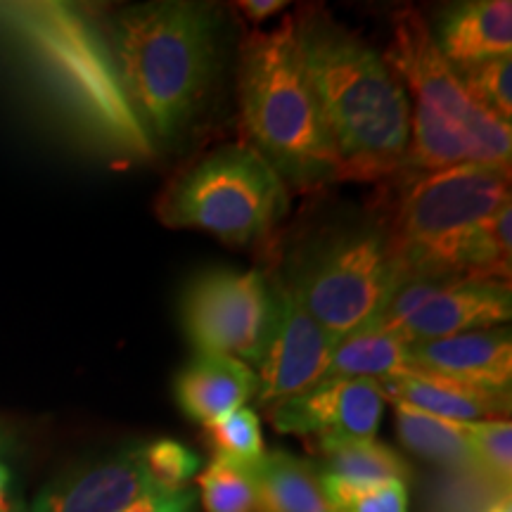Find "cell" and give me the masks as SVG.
Listing matches in <instances>:
<instances>
[{"instance_id": "12", "label": "cell", "mask_w": 512, "mask_h": 512, "mask_svg": "<svg viewBox=\"0 0 512 512\" xmlns=\"http://www.w3.org/2000/svg\"><path fill=\"white\" fill-rule=\"evenodd\" d=\"M512 316L510 285L479 280H446L411 316L392 330L406 344L463 332L498 328Z\"/></svg>"}, {"instance_id": "19", "label": "cell", "mask_w": 512, "mask_h": 512, "mask_svg": "<svg viewBox=\"0 0 512 512\" xmlns=\"http://www.w3.org/2000/svg\"><path fill=\"white\" fill-rule=\"evenodd\" d=\"M245 467L256 491V512H332L316 467L306 460L271 451Z\"/></svg>"}, {"instance_id": "6", "label": "cell", "mask_w": 512, "mask_h": 512, "mask_svg": "<svg viewBox=\"0 0 512 512\" xmlns=\"http://www.w3.org/2000/svg\"><path fill=\"white\" fill-rule=\"evenodd\" d=\"M399 178L392 221L384 228L406 278L463 280L472 235L510 202V166L463 164Z\"/></svg>"}, {"instance_id": "15", "label": "cell", "mask_w": 512, "mask_h": 512, "mask_svg": "<svg viewBox=\"0 0 512 512\" xmlns=\"http://www.w3.org/2000/svg\"><path fill=\"white\" fill-rule=\"evenodd\" d=\"M320 467H316L320 489L332 510L344 508L358 496L387 482H406L411 477L408 463L394 448L375 439L337 441L318 446Z\"/></svg>"}, {"instance_id": "30", "label": "cell", "mask_w": 512, "mask_h": 512, "mask_svg": "<svg viewBox=\"0 0 512 512\" xmlns=\"http://www.w3.org/2000/svg\"><path fill=\"white\" fill-rule=\"evenodd\" d=\"M8 484H10V472H8V467L0 463V512H8V501H5Z\"/></svg>"}, {"instance_id": "21", "label": "cell", "mask_w": 512, "mask_h": 512, "mask_svg": "<svg viewBox=\"0 0 512 512\" xmlns=\"http://www.w3.org/2000/svg\"><path fill=\"white\" fill-rule=\"evenodd\" d=\"M396 430L403 446L415 456L434 460L439 465L460 467V470H477L465 422L434 418L415 408L396 406Z\"/></svg>"}, {"instance_id": "26", "label": "cell", "mask_w": 512, "mask_h": 512, "mask_svg": "<svg viewBox=\"0 0 512 512\" xmlns=\"http://www.w3.org/2000/svg\"><path fill=\"white\" fill-rule=\"evenodd\" d=\"M467 439L475 453L477 472L510 489L512 477V427L508 420L465 422Z\"/></svg>"}, {"instance_id": "31", "label": "cell", "mask_w": 512, "mask_h": 512, "mask_svg": "<svg viewBox=\"0 0 512 512\" xmlns=\"http://www.w3.org/2000/svg\"><path fill=\"white\" fill-rule=\"evenodd\" d=\"M489 512H512V510H510V501H508V498H505V501L494 505V508H491Z\"/></svg>"}, {"instance_id": "13", "label": "cell", "mask_w": 512, "mask_h": 512, "mask_svg": "<svg viewBox=\"0 0 512 512\" xmlns=\"http://www.w3.org/2000/svg\"><path fill=\"white\" fill-rule=\"evenodd\" d=\"M159 489L147 475L143 448L117 453L48 486L29 512H128Z\"/></svg>"}, {"instance_id": "3", "label": "cell", "mask_w": 512, "mask_h": 512, "mask_svg": "<svg viewBox=\"0 0 512 512\" xmlns=\"http://www.w3.org/2000/svg\"><path fill=\"white\" fill-rule=\"evenodd\" d=\"M107 46L147 131L174 140L200 112L214 81V15L197 3L138 5L119 12Z\"/></svg>"}, {"instance_id": "16", "label": "cell", "mask_w": 512, "mask_h": 512, "mask_svg": "<svg viewBox=\"0 0 512 512\" xmlns=\"http://www.w3.org/2000/svg\"><path fill=\"white\" fill-rule=\"evenodd\" d=\"M384 396L394 406H408L434 418L453 422L503 420L510 413V392L467 387V384L444 380L425 373L392 375L375 380Z\"/></svg>"}, {"instance_id": "7", "label": "cell", "mask_w": 512, "mask_h": 512, "mask_svg": "<svg viewBox=\"0 0 512 512\" xmlns=\"http://www.w3.org/2000/svg\"><path fill=\"white\" fill-rule=\"evenodd\" d=\"M287 209L278 171L254 147L211 152L178 176L159 197V221L169 228H200L230 245H247L266 233Z\"/></svg>"}, {"instance_id": "22", "label": "cell", "mask_w": 512, "mask_h": 512, "mask_svg": "<svg viewBox=\"0 0 512 512\" xmlns=\"http://www.w3.org/2000/svg\"><path fill=\"white\" fill-rule=\"evenodd\" d=\"M512 204H503L494 216H489L467 247L463 280L479 283L510 285L512 266Z\"/></svg>"}, {"instance_id": "29", "label": "cell", "mask_w": 512, "mask_h": 512, "mask_svg": "<svg viewBox=\"0 0 512 512\" xmlns=\"http://www.w3.org/2000/svg\"><path fill=\"white\" fill-rule=\"evenodd\" d=\"M287 5L285 0H242L240 8L245 15L252 19V22H264V19L278 15L280 10H285Z\"/></svg>"}, {"instance_id": "1", "label": "cell", "mask_w": 512, "mask_h": 512, "mask_svg": "<svg viewBox=\"0 0 512 512\" xmlns=\"http://www.w3.org/2000/svg\"><path fill=\"white\" fill-rule=\"evenodd\" d=\"M0 43L29 69L69 121L107 155L155 157L100 29L64 3H0Z\"/></svg>"}, {"instance_id": "17", "label": "cell", "mask_w": 512, "mask_h": 512, "mask_svg": "<svg viewBox=\"0 0 512 512\" xmlns=\"http://www.w3.org/2000/svg\"><path fill=\"white\" fill-rule=\"evenodd\" d=\"M259 392V377L233 356L195 354L176 377V401L181 411L202 425L245 408Z\"/></svg>"}, {"instance_id": "27", "label": "cell", "mask_w": 512, "mask_h": 512, "mask_svg": "<svg viewBox=\"0 0 512 512\" xmlns=\"http://www.w3.org/2000/svg\"><path fill=\"white\" fill-rule=\"evenodd\" d=\"M147 475L159 489L181 491L200 470V458L174 439H159L143 448Z\"/></svg>"}, {"instance_id": "2", "label": "cell", "mask_w": 512, "mask_h": 512, "mask_svg": "<svg viewBox=\"0 0 512 512\" xmlns=\"http://www.w3.org/2000/svg\"><path fill=\"white\" fill-rule=\"evenodd\" d=\"M299 53L339 159V181L399 178L411 100L384 57L325 10L294 17Z\"/></svg>"}, {"instance_id": "23", "label": "cell", "mask_w": 512, "mask_h": 512, "mask_svg": "<svg viewBox=\"0 0 512 512\" xmlns=\"http://www.w3.org/2000/svg\"><path fill=\"white\" fill-rule=\"evenodd\" d=\"M207 512H256V491L247 467L216 456L200 475Z\"/></svg>"}, {"instance_id": "25", "label": "cell", "mask_w": 512, "mask_h": 512, "mask_svg": "<svg viewBox=\"0 0 512 512\" xmlns=\"http://www.w3.org/2000/svg\"><path fill=\"white\" fill-rule=\"evenodd\" d=\"M465 91L475 98L479 105L491 110L496 117L510 121L512 117V60L510 55L491 57L467 67L456 69Z\"/></svg>"}, {"instance_id": "11", "label": "cell", "mask_w": 512, "mask_h": 512, "mask_svg": "<svg viewBox=\"0 0 512 512\" xmlns=\"http://www.w3.org/2000/svg\"><path fill=\"white\" fill-rule=\"evenodd\" d=\"M337 342L309 316L290 285L278 283V316L259 368L256 399L264 406L311 389L325 377Z\"/></svg>"}, {"instance_id": "24", "label": "cell", "mask_w": 512, "mask_h": 512, "mask_svg": "<svg viewBox=\"0 0 512 512\" xmlns=\"http://www.w3.org/2000/svg\"><path fill=\"white\" fill-rule=\"evenodd\" d=\"M204 427V439L214 448L216 456L233 460V463H254L264 456V437H261V422L254 411L238 408L226 418L209 422Z\"/></svg>"}, {"instance_id": "32", "label": "cell", "mask_w": 512, "mask_h": 512, "mask_svg": "<svg viewBox=\"0 0 512 512\" xmlns=\"http://www.w3.org/2000/svg\"><path fill=\"white\" fill-rule=\"evenodd\" d=\"M8 451V437H5L3 430H0V453Z\"/></svg>"}, {"instance_id": "10", "label": "cell", "mask_w": 512, "mask_h": 512, "mask_svg": "<svg viewBox=\"0 0 512 512\" xmlns=\"http://www.w3.org/2000/svg\"><path fill=\"white\" fill-rule=\"evenodd\" d=\"M384 396L375 380H320L306 392L271 403L268 420L278 432L316 439V448L337 441L375 439Z\"/></svg>"}, {"instance_id": "8", "label": "cell", "mask_w": 512, "mask_h": 512, "mask_svg": "<svg viewBox=\"0 0 512 512\" xmlns=\"http://www.w3.org/2000/svg\"><path fill=\"white\" fill-rule=\"evenodd\" d=\"M406 280L387 228L358 226L320 240L290 287L309 316L339 342L373 320Z\"/></svg>"}, {"instance_id": "14", "label": "cell", "mask_w": 512, "mask_h": 512, "mask_svg": "<svg viewBox=\"0 0 512 512\" xmlns=\"http://www.w3.org/2000/svg\"><path fill=\"white\" fill-rule=\"evenodd\" d=\"M408 347L415 373L444 377L491 392H510L512 337L508 328L425 339Z\"/></svg>"}, {"instance_id": "28", "label": "cell", "mask_w": 512, "mask_h": 512, "mask_svg": "<svg viewBox=\"0 0 512 512\" xmlns=\"http://www.w3.org/2000/svg\"><path fill=\"white\" fill-rule=\"evenodd\" d=\"M332 512H408L406 482H387Z\"/></svg>"}, {"instance_id": "33", "label": "cell", "mask_w": 512, "mask_h": 512, "mask_svg": "<svg viewBox=\"0 0 512 512\" xmlns=\"http://www.w3.org/2000/svg\"><path fill=\"white\" fill-rule=\"evenodd\" d=\"M15 512H24V510H22V508H19V510H15Z\"/></svg>"}, {"instance_id": "18", "label": "cell", "mask_w": 512, "mask_h": 512, "mask_svg": "<svg viewBox=\"0 0 512 512\" xmlns=\"http://www.w3.org/2000/svg\"><path fill=\"white\" fill-rule=\"evenodd\" d=\"M432 38L453 69L510 55L512 3L510 0L460 3L439 17Z\"/></svg>"}, {"instance_id": "9", "label": "cell", "mask_w": 512, "mask_h": 512, "mask_svg": "<svg viewBox=\"0 0 512 512\" xmlns=\"http://www.w3.org/2000/svg\"><path fill=\"white\" fill-rule=\"evenodd\" d=\"M278 316V283L261 271L211 268L185 285L181 323L195 354L233 356L259 366Z\"/></svg>"}, {"instance_id": "20", "label": "cell", "mask_w": 512, "mask_h": 512, "mask_svg": "<svg viewBox=\"0 0 512 512\" xmlns=\"http://www.w3.org/2000/svg\"><path fill=\"white\" fill-rule=\"evenodd\" d=\"M415 373L411 347L392 330L366 323L339 339L323 380H382Z\"/></svg>"}, {"instance_id": "4", "label": "cell", "mask_w": 512, "mask_h": 512, "mask_svg": "<svg viewBox=\"0 0 512 512\" xmlns=\"http://www.w3.org/2000/svg\"><path fill=\"white\" fill-rule=\"evenodd\" d=\"M392 22V46L384 62L413 95L411 143L401 176L463 164L510 166V121L496 117L465 91L418 10L396 12Z\"/></svg>"}, {"instance_id": "5", "label": "cell", "mask_w": 512, "mask_h": 512, "mask_svg": "<svg viewBox=\"0 0 512 512\" xmlns=\"http://www.w3.org/2000/svg\"><path fill=\"white\" fill-rule=\"evenodd\" d=\"M242 119L254 150L299 188L339 181V159L306 76L294 15L254 31L240 60Z\"/></svg>"}]
</instances>
